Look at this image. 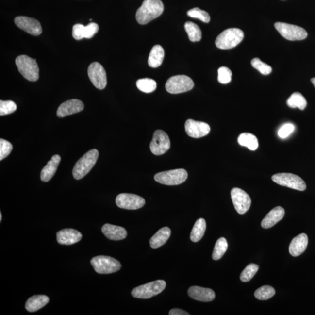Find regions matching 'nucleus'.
<instances>
[{
	"label": "nucleus",
	"instance_id": "nucleus-1",
	"mask_svg": "<svg viewBox=\"0 0 315 315\" xmlns=\"http://www.w3.org/2000/svg\"><path fill=\"white\" fill-rule=\"evenodd\" d=\"M164 10V4L161 0H144L137 11V21L141 25L148 24L160 17Z\"/></svg>",
	"mask_w": 315,
	"mask_h": 315
},
{
	"label": "nucleus",
	"instance_id": "nucleus-2",
	"mask_svg": "<svg viewBox=\"0 0 315 315\" xmlns=\"http://www.w3.org/2000/svg\"><path fill=\"white\" fill-rule=\"evenodd\" d=\"M16 64L20 73L30 82H36L39 77V68L35 59L27 55H21L16 59Z\"/></svg>",
	"mask_w": 315,
	"mask_h": 315
},
{
	"label": "nucleus",
	"instance_id": "nucleus-3",
	"mask_svg": "<svg viewBox=\"0 0 315 315\" xmlns=\"http://www.w3.org/2000/svg\"><path fill=\"white\" fill-rule=\"evenodd\" d=\"M98 157L99 152L96 149H92L83 155L75 165L73 170L74 178L80 180L87 175L96 164Z\"/></svg>",
	"mask_w": 315,
	"mask_h": 315
},
{
	"label": "nucleus",
	"instance_id": "nucleus-4",
	"mask_svg": "<svg viewBox=\"0 0 315 315\" xmlns=\"http://www.w3.org/2000/svg\"><path fill=\"white\" fill-rule=\"evenodd\" d=\"M244 37L243 31L238 28H230L219 34L216 40V47L220 49H230L236 47Z\"/></svg>",
	"mask_w": 315,
	"mask_h": 315
},
{
	"label": "nucleus",
	"instance_id": "nucleus-5",
	"mask_svg": "<svg viewBox=\"0 0 315 315\" xmlns=\"http://www.w3.org/2000/svg\"><path fill=\"white\" fill-rule=\"evenodd\" d=\"M166 282L159 280L135 288L132 291V296L138 299H149L157 296L166 287Z\"/></svg>",
	"mask_w": 315,
	"mask_h": 315
},
{
	"label": "nucleus",
	"instance_id": "nucleus-6",
	"mask_svg": "<svg viewBox=\"0 0 315 315\" xmlns=\"http://www.w3.org/2000/svg\"><path fill=\"white\" fill-rule=\"evenodd\" d=\"M92 267L99 274H111L120 270L121 265L116 259L106 256H98L91 261Z\"/></svg>",
	"mask_w": 315,
	"mask_h": 315
},
{
	"label": "nucleus",
	"instance_id": "nucleus-7",
	"mask_svg": "<svg viewBox=\"0 0 315 315\" xmlns=\"http://www.w3.org/2000/svg\"><path fill=\"white\" fill-rule=\"evenodd\" d=\"M194 87V83L190 77L179 75L170 77L166 84V90L169 93L178 94L191 90Z\"/></svg>",
	"mask_w": 315,
	"mask_h": 315
},
{
	"label": "nucleus",
	"instance_id": "nucleus-8",
	"mask_svg": "<svg viewBox=\"0 0 315 315\" xmlns=\"http://www.w3.org/2000/svg\"><path fill=\"white\" fill-rule=\"evenodd\" d=\"M187 176L186 170L178 169L158 173L155 175L154 179L161 184L174 186L183 183L186 181Z\"/></svg>",
	"mask_w": 315,
	"mask_h": 315
},
{
	"label": "nucleus",
	"instance_id": "nucleus-9",
	"mask_svg": "<svg viewBox=\"0 0 315 315\" xmlns=\"http://www.w3.org/2000/svg\"><path fill=\"white\" fill-rule=\"evenodd\" d=\"M272 180L280 186L287 187L291 189L304 191L306 188L305 182L299 176L290 173H280L274 175Z\"/></svg>",
	"mask_w": 315,
	"mask_h": 315
},
{
	"label": "nucleus",
	"instance_id": "nucleus-10",
	"mask_svg": "<svg viewBox=\"0 0 315 315\" xmlns=\"http://www.w3.org/2000/svg\"><path fill=\"white\" fill-rule=\"evenodd\" d=\"M274 27L282 37L291 41L303 40L308 36V33L304 29L298 26L277 22Z\"/></svg>",
	"mask_w": 315,
	"mask_h": 315
},
{
	"label": "nucleus",
	"instance_id": "nucleus-11",
	"mask_svg": "<svg viewBox=\"0 0 315 315\" xmlns=\"http://www.w3.org/2000/svg\"><path fill=\"white\" fill-rule=\"evenodd\" d=\"M170 147V139L166 133L161 130L156 131L150 143V149L152 154L155 155H163L168 151Z\"/></svg>",
	"mask_w": 315,
	"mask_h": 315
},
{
	"label": "nucleus",
	"instance_id": "nucleus-12",
	"mask_svg": "<svg viewBox=\"0 0 315 315\" xmlns=\"http://www.w3.org/2000/svg\"><path fill=\"white\" fill-rule=\"evenodd\" d=\"M231 199L237 212L244 215L250 209L251 200L250 196L239 188H233L231 192Z\"/></svg>",
	"mask_w": 315,
	"mask_h": 315
},
{
	"label": "nucleus",
	"instance_id": "nucleus-13",
	"mask_svg": "<svg viewBox=\"0 0 315 315\" xmlns=\"http://www.w3.org/2000/svg\"><path fill=\"white\" fill-rule=\"evenodd\" d=\"M116 203L121 209L133 210L143 207L146 201L144 199L136 195L121 193L116 199Z\"/></svg>",
	"mask_w": 315,
	"mask_h": 315
},
{
	"label": "nucleus",
	"instance_id": "nucleus-14",
	"mask_svg": "<svg viewBox=\"0 0 315 315\" xmlns=\"http://www.w3.org/2000/svg\"><path fill=\"white\" fill-rule=\"evenodd\" d=\"M88 74L92 84L99 89H103L107 85V77L105 69L98 62H94L89 65Z\"/></svg>",
	"mask_w": 315,
	"mask_h": 315
},
{
	"label": "nucleus",
	"instance_id": "nucleus-15",
	"mask_svg": "<svg viewBox=\"0 0 315 315\" xmlns=\"http://www.w3.org/2000/svg\"><path fill=\"white\" fill-rule=\"evenodd\" d=\"M16 25L23 31L33 36H39L42 33L40 23L37 19L25 16L17 17L14 19Z\"/></svg>",
	"mask_w": 315,
	"mask_h": 315
},
{
	"label": "nucleus",
	"instance_id": "nucleus-16",
	"mask_svg": "<svg viewBox=\"0 0 315 315\" xmlns=\"http://www.w3.org/2000/svg\"><path fill=\"white\" fill-rule=\"evenodd\" d=\"M185 131L189 136L199 138L206 136L210 132V127L207 123L192 119H188L184 125Z\"/></svg>",
	"mask_w": 315,
	"mask_h": 315
},
{
	"label": "nucleus",
	"instance_id": "nucleus-17",
	"mask_svg": "<svg viewBox=\"0 0 315 315\" xmlns=\"http://www.w3.org/2000/svg\"><path fill=\"white\" fill-rule=\"evenodd\" d=\"M84 109L82 101L73 99L66 101L61 104L57 109V116L59 117H65L67 116L82 112Z\"/></svg>",
	"mask_w": 315,
	"mask_h": 315
},
{
	"label": "nucleus",
	"instance_id": "nucleus-18",
	"mask_svg": "<svg viewBox=\"0 0 315 315\" xmlns=\"http://www.w3.org/2000/svg\"><path fill=\"white\" fill-rule=\"evenodd\" d=\"M191 298L201 302H211L215 299L216 294L212 289L193 286L188 290Z\"/></svg>",
	"mask_w": 315,
	"mask_h": 315
},
{
	"label": "nucleus",
	"instance_id": "nucleus-19",
	"mask_svg": "<svg viewBox=\"0 0 315 315\" xmlns=\"http://www.w3.org/2000/svg\"><path fill=\"white\" fill-rule=\"evenodd\" d=\"M82 237V234L79 231L67 228L57 232V241L61 245H71L80 241Z\"/></svg>",
	"mask_w": 315,
	"mask_h": 315
},
{
	"label": "nucleus",
	"instance_id": "nucleus-20",
	"mask_svg": "<svg viewBox=\"0 0 315 315\" xmlns=\"http://www.w3.org/2000/svg\"><path fill=\"white\" fill-rule=\"evenodd\" d=\"M308 244V236L305 233L300 234L292 240L289 247V252L294 257L300 256L304 252Z\"/></svg>",
	"mask_w": 315,
	"mask_h": 315
},
{
	"label": "nucleus",
	"instance_id": "nucleus-21",
	"mask_svg": "<svg viewBox=\"0 0 315 315\" xmlns=\"http://www.w3.org/2000/svg\"><path fill=\"white\" fill-rule=\"evenodd\" d=\"M102 232L107 238L114 241H120L125 239L128 235V232L125 228L109 224L103 225Z\"/></svg>",
	"mask_w": 315,
	"mask_h": 315
},
{
	"label": "nucleus",
	"instance_id": "nucleus-22",
	"mask_svg": "<svg viewBox=\"0 0 315 315\" xmlns=\"http://www.w3.org/2000/svg\"><path fill=\"white\" fill-rule=\"evenodd\" d=\"M285 215V210L282 207H276L271 210L265 216L262 221V227L265 229H268L275 225L277 222L281 221Z\"/></svg>",
	"mask_w": 315,
	"mask_h": 315
},
{
	"label": "nucleus",
	"instance_id": "nucleus-23",
	"mask_svg": "<svg viewBox=\"0 0 315 315\" xmlns=\"http://www.w3.org/2000/svg\"><path fill=\"white\" fill-rule=\"evenodd\" d=\"M61 157L59 155L53 156L46 166L43 167L40 173V179L42 181L48 182L53 177L58 166L60 163Z\"/></svg>",
	"mask_w": 315,
	"mask_h": 315
},
{
	"label": "nucleus",
	"instance_id": "nucleus-24",
	"mask_svg": "<svg viewBox=\"0 0 315 315\" xmlns=\"http://www.w3.org/2000/svg\"><path fill=\"white\" fill-rule=\"evenodd\" d=\"M49 302L48 296L44 295L33 296L29 298L26 302L25 308L28 312H34L44 307Z\"/></svg>",
	"mask_w": 315,
	"mask_h": 315
},
{
	"label": "nucleus",
	"instance_id": "nucleus-25",
	"mask_svg": "<svg viewBox=\"0 0 315 315\" xmlns=\"http://www.w3.org/2000/svg\"><path fill=\"white\" fill-rule=\"evenodd\" d=\"M171 235V230L168 227L162 228L150 239V246L153 249H157L164 245Z\"/></svg>",
	"mask_w": 315,
	"mask_h": 315
},
{
	"label": "nucleus",
	"instance_id": "nucleus-26",
	"mask_svg": "<svg viewBox=\"0 0 315 315\" xmlns=\"http://www.w3.org/2000/svg\"><path fill=\"white\" fill-rule=\"evenodd\" d=\"M73 37L76 40H82L83 38L91 39L94 35V30L91 25L86 27L82 24L74 25L72 32Z\"/></svg>",
	"mask_w": 315,
	"mask_h": 315
},
{
	"label": "nucleus",
	"instance_id": "nucleus-27",
	"mask_svg": "<svg viewBox=\"0 0 315 315\" xmlns=\"http://www.w3.org/2000/svg\"><path fill=\"white\" fill-rule=\"evenodd\" d=\"M165 52L160 45H155L151 49L149 57V65L152 68H157L163 63Z\"/></svg>",
	"mask_w": 315,
	"mask_h": 315
},
{
	"label": "nucleus",
	"instance_id": "nucleus-28",
	"mask_svg": "<svg viewBox=\"0 0 315 315\" xmlns=\"http://www.w3.org/2000/svg\"><path fill=\"white\" fill-rule=\"evenodd\" d=\"M238 141L240 145L247 147L251 151H255L259 147L258 138L255 135L249 133L240 134Z\"/></svg>",
	"mask_w": 315,
	"mask_h": 315
},
{
	"label": "nucleus",
	"instance_id": "nucleus-29",
	"mask_svg": "<svg viewBox=\"0 0 315 315\" xmlns=\"http://www.w3.org/2000/svg\"><path fill=\"white\" fill-rule=\"evenodd\" d=\"M206 230V222L203 218L198 219L193 227L190 239L193 242H198L203 238Z\"/></svg>",
	"mask_w": 315,
	"mask_h": 315
},
{
	"label": "nucleus",
	"instance_id": "nucleus-30",
	"mask_svg": "<svg viewBox=\"0 0 315 315\" xmlns=\"http://www.w3.org/2000/svg\"><path fill=\"white\" fill-rule=\"evenodd\" d=\"M287 104L291 108H298L303 111L307 105V102L305 97L299 92H294L288 98Z\"/></svg>",
	"mask_w": 315,
	"mask_h": 315
},
{
	"label": "nucleus",
	"instance_id": "nucleus-31",
	"mask_svg": "<svg viewBox=\"0 0 315 315\" xmlns=\"http://www.w3.org/2000/svg\"><path fill=\"white\" fill-rule=\"evenodd\" d=\"M184 28L190 41L199 42L201 39L202 33L200 28L195 23L192 22L185 23Z\"/></svg>",
	"mask_w": 315,
	"mask_h": 315
},
{
	"label": "nucleus",
	"instance_id": "nucleus-32",
	"mask_svg": "<svg viewBox=\"0 0 315 315\" xmlns=\"http://www.w3.org/2000/svg\"><path fill=\"white\" fill-rule=\"evenodd\" d=\"M228 249V243L224 238H221L216 242L214 249L212 258L215 261H218L224 256Z\"/></svg>",
	"mask_w": 315,
	"mask_h": 315
},
{
	"label": "nucleus",
	"instance_id": "nucleus-33",
	"mask_svg": "<svg viewBox=\"0 0 315 315\" xmlns=\"http://www.w3.org/2000/svg\"><path fill=\"white\" fill-rule=\"evenodd\" d=\"M136 85L140 91L145 93H151L157 88V83L151 79H142L138 80Z\"/></svg>",
	"mask_w": 315,
	"mask_h": 315
},
{
	"label": "nucleus",
	"instance_id": "nucleus-34",
	"mask_svg": "<svg viewBox=\"0 0 315 315\" xmlns=\"http://www.w3.org/2000/svg\"><path fill=\"white\" fill-rule=\"evenodd\" d=\"M275 294L276 291L273 287L269 285H265L256 290L255 297L259 300H265L270 299Z\"/></svg>",
	"mask_w": 315,
	"mask_h": 315
},
{
	"label": "nucleus",
	"instance_id": "nucleus-35",
	"mask_svg": "<svg viewBox=\"0 0 315 315\" xmlns=\"http://www.w3.org/2000/svg\"><path fill=\"white\" fill-rule=\"evenodd\" d=\"M259 270V265L251 264L247 265L244 271H242L240 279L242 282H248L255 276Z\"/></svg>",
	"mask_w": 315,
	"mask_h": 315
},
{
	"label": "nucleus",
	"instance_id": "nucleus-36",
	"mask_svg": "<svg viewBox=\"0 0 315 315\" xmlns=\"http://www.w3.org/2000/svg\"><path fill=\"white\" fill-rule=\"evenodd\" d=\"M187 16L193 18L200 19L205 23H209L210 21L209 14L206 11L202 10L199 8H194L187 11Z\"/></svg>",
	"mask_w": 315,
	"mask_h": 315
},
{
	"label": "nucleus",
	"instance_id": "nucleus-37",
	"mask_svg": "<svg viewBox=\"0 0 315 315\" xmlns=\"http://www.w3.org/2000/svg\"><path fill=\"white\" fill-rule=\"evenodd\" d=\"M251 65L256 70H258L260 73L263 75H265V76L270 74L272 71V68L270 66L267 65L266 63L262 62L259 58H255V59L251 60Z\"/></svg>",
	"mask_w": 315,
	"mask_h": 315
},
{
	"label": "nucleus",
	"instance_id": "nucleus-38",
	"mask_svg": "<svg viewBox=\"0 0 315 315\" xmlns=\"http://www.w3.org/2000/svg\"><path fill=\"white\" fill-rule=\"evenodd\" d=\"M17 109V105L13 101L0 100V116L13 114Z\"/></svg>",
	"mask_w": 315,
	"mask_h": 315
},
{
	"label": "nucleus",
	"instance_id": "nucleus-39",
	"mask_svg": "<svg viewBox=\"0 0 315 315\" xmlns=\"http://www.w3.org/2000/svg\"><path fill=\"white\" fill-rule=\"evenodd\" d=\"M218 81L222 84H227L232 79V72L226 67H221L218 70Z\"/></svg>",
	"mask_w": 315,
	"mask_h": 315
},
{
	"label": "nucleus",
	"instance_id": "nucleus-40",
	"mask_svg": "<svg viewBox=\"0 0 315 315\" xmlns=\"http://www.w3.org/2000/svg\"><path fill=\"white\" fill-rule=\"evenodd\" d=\"M12 144L7 140L0 139V160L2 161L10 155L13 150Z\"/></svg>",
	"mask_w": 315,
	"mask_h": 315
},
{
	"label": "nucleus",
	"instance_id": "nucleus-41",
	"mask_svg": "<svg viewBox=\"0 0 315 315\" xmlns=\"http://www.w3.org/2000/svg\"><path fill=\"white\" fill-rule=\"evenodd\" d=\"M294 129L295 126L294 124L291 123L285 124L279 129L278 132L279 137L282 138V139H284V138H287L294 131Z\"/></svg>",
	"mask_w": 315,
	"mask_h": 315
},
{
	"label": "nucleus",
	"instance_id": "nucleus-42",
	"mask_svg": "<svg viewBox=\"0 0 315 315\" xmlns=\"http://www.w3.org/2000/svg\"><path fill=\"white\" fill-rule=\"evenodd\" d=\"M170 315H189L188 312L182 310L180 309H172L169 311Z\"/></svg>",
	"mask_w": 315,
	"mask_h": 315
},
{
	"label": "nucleus",
	"instance_id": "nucleus-43",
	"mask_svg": "<svg viewBox=\"0 0 315 315\" xmlns=\"http://www.w3.org/2000/svg\"><path fill=\"white\" fill-rule=\"evenodd\" d=\"M311 82L312 83H313L315 88V78H314V79H311Z\"/></svg>",
	"mask_w": 315,
	"mask_h": 315
},
{
	"label": "nucleus",
	"instance_id": "nucleus-44",
	"mask_svg": "<svg viewBox=\"0 0 315 315\" xmlns=\"http://www.w3.org/2000/svg\"><path fill=\"white\" fill-rule=\"evenodd\" d=\"M2 221V214L1 213H0V221L1 222Z\"/></svg>",
	"mask_w": 315,
	"mask_h": 315
}]
</instances>
